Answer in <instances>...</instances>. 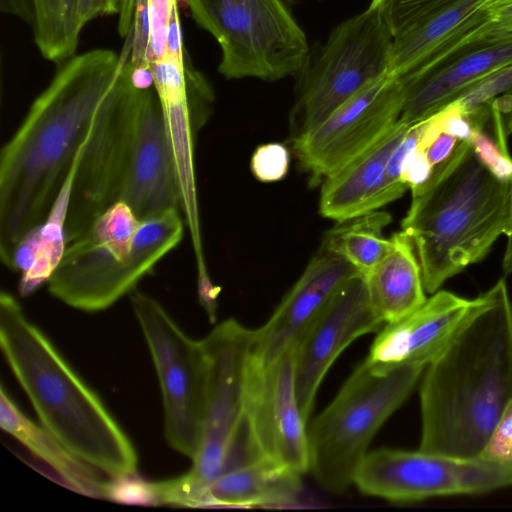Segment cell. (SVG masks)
Instances as JSON below:
<instances>
[{
	"instance_id": "obj_1",
	"label": "cell",
	"mask_w": 512,
	"mask_h": 512,
	"mask_svg": "<svg viewBox=\"0 0 512 512\" xmlns=\"http://www.w3.org/2000/svg\"><path fill=\"white\" fill-rule=\"evenodd\" d=\"M92 49L59 65L0 154V257L12 270L21 241L47 219L126 57Z\"/></svg>"
},
{
	"instance_id": "obj_2",
	"label": "cell",
	"mask_w": 512,
	"mask_h": 512,
	"mask_svg": "<svg viewBox=\"0 0 512 512\" xmlns=\"http://www.w3.org/2000/svg\"><path fill=\"white\" fill-rule=\"evenodd\" d=\"M510 400L512 299L500 279L424 369L419 449L479 457Z\"/></svg>"
},
{
	"instance_id": "obj_3",
	"label": "cell",
	"mask_w": 512,
	"mask_h": 512,
	"mask_svg": "<svg viewBox=\"0 0 512 512\" xmlns=\"http://www.w3.org/2000/svg\"><path fill=\"white\" fill-rule=\"evenodd\" d=\"M0 346L45 429L109 477L137 472V453L125 431L5 291L0 294Z\"/></svg>"
},
{
	"instance_id": "obj_4",
	"label": "cell",
	"mask_w": 512,
	"mask_h": 512,
	"mask_svg": "<svg viewBox=\"0 0 512 512\" xmlns=\"http://www.w3.org/2000/svg\"><path fill=\"white\" fill-rule=\"evenodd\" d=\"M411 194L402 230L414 246L426 293L481 261L508 233L511 181L494 177L468 141H459Z\"/></svg>"
},
{
	"instance_id": "obj_5",
	"label": "cell",
	"mask_w": 512,
	"mask_h": 512,
	"mask_svg": "<svg viewBox=\"0 0 512 512\" xmlns=\"http://www.w3.org/2000/svg\"><path fill=\"white\" fill-rule=\"evenodd\" d=\"M184 227L180 210L139 220L125 202L117 201L66 246L48 291L72 308L105 310L134 291L179 245Z\"/></svg>"
},
{
	"instance_id": "obj_6",
	"label": "cell",
	"mask_w": 512,
	"mask_h": 512,
	"mask_svg": "<svg viewBox=\"0 0 512 512\" xmlns=\"http://www.w3.org/2000/svg\"><path fill=\"white\" fill-rule=\"evenodd\" d=\"M426 365L382 366L365 360L332 402L307 424L311 472L332 493L344 492L385 421L406 401Z\"/></svg>"
},
{
	"instance_id": "obj_7",
	"label": "cell",
	"mask_w": 512,
	"mask_h": 512,
	"mask_svg": "<svg viewBox=\"0 0 512 512\" xmlns=\"http://www.w3.org/2000/svg\"><path fill=\"white\" fill-rule=\"evenodd\" d=\"M392 33L380 12L368 6L310 47L295 74L289 113L290 141L310 132L370 82L389 73Z\"/></svg>"
},
{
	"instance_id": "obj_8",
	"label": "cell",
	"mask_w": 512,
	"mask_h": 512,
	"mask_svg": "<svg viewBox=\"0 0 512 512\" xmlns=\"http://www.w3.org/2000/svg\"><path fill=\"white\" fill-rule=\"evenodd\" d=\"M184 1L196 24L218 43V72L227 80L295 76L309 52L295 0Z\"/></svg>"
},
{
	"instance_id": "obj_9",
	"label": "cell",
	"mask_w": 512,
	"mask_h": 512,
	"mask_svg": "<svg viewBox=\"0 0 512 512\" xmlns=\"http://www.w3.org/2000/svg\"><path fill=\"white\" fill-rule=\"evenodd\" d=\"M254 340L255 330L234 319L221 322L202 339L208 378L199 447L187 473L154 482L159 505L194 507L204 489L221 474L244 415Z\"/></svg>"
},
{
	"instance_id": "obj_10",
	"label": "cell",
	"mask_w": 512,
	"mask_h": 512,
	"mask_svg": "<svg viewBox=\"0 0 512 512\" xmlns=\"http://www.w3.org/2000/svg\"><path fill=\"white\" fill-rule=\"evenodd\" d=\"M144 88L132 78L129 53L111 90L98 107L73 180L64 226L66 245L120 200L136 133Z\"/></svg>"
},
{
	"instance_id": "obj_11",
	"label": "cell",
	"mask_w": 512,
	"mask_h": 512,
	"mask_svg": "<svg viewBox=\"0 0 512 512\" xmlns=\"http://www.w3.org/2000/svg\"><path fill=\"white\" fill-rule=\"evenodd\" d=\"M130 300L159 380L166 440L172 449L193 460L207 390L203 342L190 338L153 297L134 290Z\"/></svg>"
},
{
	"instance_id": "obj_12",
	"label": "cell",
	"mask_w": 512,
	"mask_h": 512,
	"mask_svg": "<svg viewBox=\"0 0 512 512\" xmlns=\"http://www.w3.org/2000/svg\"><path fill=\"white\" fill-rule=\"evenodd\" d=\"M152 74L178 180L181 212L190 232L197 271L205 272L194 148L196 134L210 115L214 93L185 54L178 17L170 22L165 51L154 62Z\"/></svg>"
},
{
	"instance_id": "obj_13",
	"label": "cell",
	"mask_w": 512,
	"mask_h": 512,
	"mask_svg": "<svg viewBox=\"0 0 512 512\" xmlns=\"http://www.w3.org/2000/svg\"><path fill=\"white\" fill-rule=\"evenodd\" d=\"M353 484L365 495L398 503L476 495L512 487V465L482 456L384 448L366 454Z\"/></svg>"
},
{
	"instance_id": "obj_14",
	"label": "cell",
	"mask_w": 512,
	"mask_h": 512,
	"mask_svg": "<svg viewBox=\"0 0 512 512\" xmlns=\"http://www.w3.org/2000/svg\"><path fill=\"white\" fill-rule=\"evenodd\" d=\"M400 81L385 74L370 82L319 126L291 142L301 169L318 185L374 144L399 120Z\"/></svg>"
},
{
	"instance_id": "obj_15",
	"label": "cell",
	"mask_w": 512,
	"mask_h": 512,
	"mask_svg": "<svg viewBox=\"0 0 512 512\" xmlns=\"http://www.w3.org/2000/svg\"><path fill=\"white\" fill-rule=\"evenodd\" d=\"M512 21V0H448L392 34L389 74L443 64L495 41Z\"/></svg>"
},
{
	"instance_id": "obj_16",
	"label": "cell",
	"mask_w": 512,
	"mask_h": 512,
	"mask_svg": "<svg viewBox=\"0 0 512 512\" xmlns=\"http://www.w3.org/2000/svg\"><path fill=\"white\" fill-rule=\"evenodd\" d=\"M244 415L262 456L300 474L309 472L307 422L295 387L294 350L262 366H248Z\"/></svg>"
},
{
	"instance_id": "obj_17",
	"label": "cell",
	"mask_w": 512,
	"mask_h": 512,
	"mask_svg": "<svg viewBox=\"0 0 512 512\" xmlns=\"http://www.w3.org/2000/svg\"><path fill=\"white\" fill-rule=\"evenodd\" d=\"M383 325L371 304L365 277L358 272L304 331L293 350L296 394L307 423L319 386L337 357L354 340Z\"/></svg>"
},
{
	"instance_id": "obj_18",
	"label": "cell",
	"mask_w": 512,
	"mask_h": 512,
	"mask_svg": "<svg viewBox=\"0 0 512 512\" xmlns=\"http://www.w3.org/2000/svg\"><path fill=\"white\" fill-rule=\"evenodd\" d=\"M358 272L321 245L269 320L255 330L252 359L267 366L292 350L337 291Z\"/></svg>"
},
{
	"instance_id": "obj_19",
	"label": "cell",
	"mask_w": 512,
	"mask_h": 512,
	"mask_svg": "<svg viewBox=\"0 0 512 512\" xmlns=\"http://www.w3.org/2000/svg\"><path fill=\"white\" fill-rule=\"evenodd\" d=\"M119 201L125 202L139 220L171 210L181 211L178 180L154 87L142 91L131 157Z\"/></svg>"
},
{
	"instance_id": "obj_20",
	"label": "cell",
	"mask_w": 512,
	"mask_h": 512,
	"mask_svg": "<svg viewBox=\"0 0 512 512\" xmlns=\"http://www.w3.org/2000/svg\"><path fill=\"white\" fill-rule=\"evenodd\" d=\"M475 303L438 290L407 317L385 324L374 339L366 360L375 365H427L448 343Z\"/></svg>"
},
{
	"instance_id": "obj_21",
	"label": "cell",
	"mask_w": 512,
	"mask_h": 512,
	"mask_svg": "<svg viewBox=\"0 0 512 512\" xmlns=\"http://www.w3.org/2000/svg\"><path fill=\"white\" fill-rule=\"evenodd\" d=\"M512 64V41L464 54L434 69L396 77L403 92L399 122L413 125L433 116L477 82Z\"/></svg>"
},
{
	"instance_id": "obj_22",
	"label": "cell",
	"mask_w": 512,
	"mask_h": 512,
	"mask_svg": "<svg viewBox=\"0 0 512 512\" xmlns=\"http://www.w3.org/2000/svg\"><path fill=\"white\" fill-rule=\"evenodd\" d=\"M410 126L398 121L369 148L322 181L319 212L323 217L339 223L383 207L386 166Z\"/></svg>"
},
{
	"instance_id": "obj_23",
	"label": "cell",
	"mask_w": 512,
	"mask_h": 512,
	"mask_svg": "<svg viewBox=\"0 0 512 512\" xmlns=\"http://www.w3.org/2000/svg\"><path fill=\"white\" fill-rule=\"evenodd\" d=\"M301 474L260 459L218 476L200 494L194 507L286 508L300 505Z\"/></svg>"
},
{
	"instance_id": "obj_24",
	"label": "cell",
	"mask_w": 512,
	"mask_h": 512,
	"mask_svg": "<svg viewBox=\"0 0 512 512\" xmlns=\"http://www.w3.org/2000/svg\"><path fill=\"white\" fill-rule=\"evenodd\" d=\"M391 240L388 254L363 274L371 304L384 324L407 317L427 300L420 263L410 237L401 230Z\"/></svg>"
},
{
	"instance_id": "obj_25",
	"label": "cell",
	"mask_w": 512,
	"mask_h": 512,
	"mask_svg": "<svg viewBox=\"0 0 512 512\" xmlns=\"http://www.w3.org/2000/svg\"><path fill=\"white\" fill-rule=\"evenodd\" d=\"M0 426L45 462L70 489L94 498H106L107 481L96 468L75 456L42 425L25 416L2 387Z\"/></svg>"
},
{
	"instance_id": "obj_26",
	"label": "cell",
	"mask_w": 512,
	"mask_h": 512,
	"mask_svg": "<svg viewBox=\"0 0 512 512\" xmlns=\"http://www.w3.org/2000/svg\"><path fill=\"white\" fill-rule=\"evenodd\" d=\"M77 165L76 160L45 222L31 231L15 251L12 270L21 272L22 296L30 295L48 282L66 249L64 226Z\"/></svg>"
},
{
	"instance_id": "obj_27",
	"label": "cell",
	"mask_w": 512,
	"mask_h": 512,
	"mask_svg": "<svg viewBox=\"0 0 512 512\" xmlns=\"http://www.w3.org/2000/svg\"><path fill=\"white\" fill-rule=\"evenodd\" d=\"M390 221L389 214L377 210L339 222L327 233L322 246L342 256L360 273L367 274L392 248L391 237L383 234Z\"/></svg>"
},
{
	"instance_id": "obj_28",
	"label": "cell",
	"mask_w": 512,
	"mask_h": 512,
	"mask_svg": "<svg viewBox=\"0 0 512 512\" xmlns=\"http://www.w3.org/2000/svg\"><path fill=\"white\" fill-rule=\"evenodd\" d=\"M34 43L41 56L58 65L75 55L83 26L77 0H33Z\"/></svg>"
},
{
	"instance_id": "obj_29",
	"label": "cell",
	"mask_w": 512,
	"mask_h": 512,
	"mask_svg": "<svg viewBox=\"0 0 512 512\" xmlns=\"http://www.w3.org/2000/svg\"><path fill=\"white\" fill-rule=\"evenodd\" d=\"M509 94H512V64L483 78L453 102L469 117L489 112L494 100Z\"/></svg>"
},
{
	"instance_id": "obj_30",
	"label": "cell",
	"mask_w": 512,
	"mask_h": 512,
	"mask_svg": "<svg viewBox=\"0 0 512 512\" xmlns=\"http://www.w3.org/2000/svg\"><path fill=\"white\" fill-rule=\"evenodd\" d=\"M473 128L469 143L480 163L497 179L511 181L512 157L494 137L484 130Z\"/></svg>"
},
{
	"instance_id": "obj_31",
	"label": "cell",
	"mask_w": 512,
	"mask_h": 512,
	"mask_svg": "<svg viewBox=\"0 0 512 512\" xmlns=\"http://www.w3.org/2000/svg\"><path fill=\"white\" fill-rule=\"evenodd\" d=\"M106 498L128 505H159L154 482L144 480L137 472L110 477Z\"/></svg>"
},
{
	"instance_id": "obj_32",
	"label": "cell",
	"mask_w": 512,
	"mask_h": 512,
	"mask_svg": "<svg viewBox=\"0 0 512 512\" xmlns=\"http://www.w3.org/2000/svg\"><path fill=\"white\" fill-rule=\"evenodd\" d=\"M448 0H371L370 6L376 8L386 21L391 33L428 13Z\"/></svg>"
},
{
	"instance_id": "obj_33",
	"label": "cell",
	"mask_w": 512,
	"mask_h": 512,
	"mask_svg": "<svg viewBox=\"0 0 512 512\" xmlns=\"http://www.w3.org/2000/svg\"><path fill=\"white\" fill-rule=\"evenodd\" d=\"M290 153L281 143L260 145L251 158L253 175L261 182H276L283 179L289 168Z\"/></svg>"
},
{
	"instance_id": "obj_34",
	"label": "cell",
	"mask_w": 512,
	"mask_h": 512,
	"mask_svg": "<svg viewBox=\"0 0 512 512\" xmlns=\"http://www.w3.org/2000/svg\"><path fill=\"white\" fill-rule=\"evenodd\" d=\"M178 0H123L118 20L120 36L127 37L132 27L134 14L148 8L150 16L159 27H167L173 14L178 10Z\"/></svg>"
},
{
	"instance_id": "obj_35",
	"label": "cell",
	"mask_w": 512,
	"mask_h": 512,
	"mask_svg": "<svg viewBox=\"0 0 512 512\" xmlns=\"http://www.w3.org/2000/svg\"><path fill=\"white\" fill-rule=\"evenodd\" d=\"M480 456L512 465V400L502 412Z\"/></svg>"
},
{
	"instance_id": "obj_36",
	"label": "cell",
	"mask_w": 512,
	"mask_h": 512,
	"mask_svg": "<svg viewBox=\"0 0 512 512\" xmlns=\"http://www.w3.org/2000/svg\"><path fill=\"white\" fill-rule=\"evenodd\" d=\"M432 170L433 167L426 153L416 148V150L408 156L403 165L401 181L410 190H414L422 186L429 179Z\"/></svg>"
},
{
	"instance_id": "obj_37",
	"label": "cell",
	"mask_w": 512,
	"mask_h": 512,
	"mask_svg": "<svg viewBox=\"0 0 512 512\" xmlns=\"http://www.w3.org/2000/svg\"><path fill=\"white\" fill-rule=\"evenodd\" d=\"M123 0H77V13L81 25L102 16L119 14Z\"/></svg>"
},
{
	"instance_id": "obj_38",
	"label": "cell",
	"mask_w": 512,
	"mask_h": 512,
	"mask_svg": "<svg viewBox=\"0 0 512 512\" xmlns=\"http://www.w3.org/2000/svg\"><path fill=\"white\" fill-rule=\"evenodd\" d=\"M459 140L445 132L438 134L423 150L434 168L444 163L454 152Z\"/></svg>"
},
{
	"instance_id": "obj_39",
	"label": "cell",
	"mask_w": 512,
	"mask_h": 512,
	"mask_svg": "<svg viewBox=\"0 0 512 512\" xmlns=\"http://www.w3.org/2000/svg\"><path fill=\"white\" fill-rule=\"evenodd\" d=\"M0 10L30 26L34 22L33 0H0Z\"/></svg>"
},
{
	"instance_id": "obj_40",
	"label": "cell",
	"mask_w": 512,
	"mask_h": 512,
	"mask_svg": "<svg viewBox=\"0 0 512 512\" xmlns=\"http://www.w3.org/2000/svg\"><path fill=\"white\" fill-rule=\"evenodd\" d=\"M507 245L503 257V272L505 275L512 273V179H511V207H510V220L509 229L507 233Z\"/></svg>"
},
{
	"instance_id": "obj_41",
	"label": "cell",
	"mask_w": 512,
	"mask_h": 512,
	"mask_svg": "<svg viewBox=\"0 0 512 512\" xmlns=\"http://www.w3.org/2000/svg\"><path fill=\"white\" fill-rule=\"evenodd\" d=\"M510 96H511V107H510V111L508 112V114H506L507 118H506V122H505L506 131L508 133H512V94Z\"/></svg>"
}]
</instances>
